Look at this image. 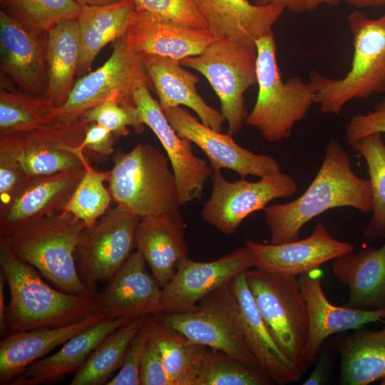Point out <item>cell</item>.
<instances>
[{
  "label": "cell",
  "mask_w": 385,
  "mask_h": 385,
  "mask_svg": "<svg viewBox=\"0 0 385 385\" xmlns=\"http://www.w3.org/2000/svg\"><path fill=\"white\" fill-rule=\"evenodd\" d=\"M342 207L371 212V185L369 180L354 172L348 153L332 139L327 144L321 167L307 190L291 202L270 205L265 209L271 243L298 240L306 223L329 210Z\"/></svg>",
  "instance_id": "6da1fadb"
},
{
  "label": "cell",
  "mask_w": 385,
  "mask_h": 385,
  "mask_svg": "<svg viewBox=\"0 0 385 385\" xmlns=\"http://www.w3.org/2000/svg\"><path fill=\"white\" fill-rule=\"evenodd\" d=\"M0 272L9 291L8 335L73 324L97 312L95 298L71 294L49 285L38 271L19 259L0 237Z\"/></svg>",
  "instance_id": "7a4b0ae2"
},
{
  "label": "cell",
  "mask_w": 385,
  "mask_h": 385,
  "mask_svg": "<svg viewBox=\"0 0 385 385\" xmlns=\"http://www.w3.org/2000/svg\"><path fill=\"white\" fill-rule=\"evenodd\" d=\"M354 53L349 71L334 79L309 72L314 103L324 114L339 115L351 101L385 92V13L378 19L356 10L347 16Z\"/></svg>",
  "instance_id": "3957f363"
},
{
  "label": "cell",
  "mask_w": 385,
  "mask_h": 385,
  "mask_svg": "<svg viewBox=\"0 0 385 385\" xmlns=\"http://www.w3.org/2000/svg\"><path fill=\"white\" fill-rule=\"evenodd\" d=\"M83 222L65 211L24 225L5 236L13 253L63 292L95 297L78 275L75 250Z\"/></svg>",
  "instance_id": "277c9868"
},
{
  "label": "cell",
  "mask_w": 385,
  "mask_h": 385,
  "mask_svg": "<svg viewBox=\"0 0 385 385\" xmlns=\"http://www.w3.org/2000/svg\"><path fill=\"white\" fill-rule=\"evenodd\" d=\"M113 158L107 182L117 205L140 219L179 210L168 156L148 143H138L128 152L118 149Z\"/></svg>",
  "instance_id": "5b68a950"
},
{
  "label": "cell",
  "mask_w": 385,
  "mask_h": 385,
  "mask_svg": "<svg viewBox=\"0 0 385 385\" xmlns=\"http://www.w3.org/2000/svg\"><path fill=\"white\" fill-rule=\"evenodd\" d=\"M256 48L258 93L246 123L276 143L289 138L294 125L306 118L314 103V91L299 76L282 80L273 34L257 40Z\"/></svg>",
  "instance_id": "8992f818"
},
{
  "label": "cell",
  "mask_w": 385,
  "mask_h": 385,
  "mask_svg": "<svg viewBox=\"0 0 385 385\" xmlns=\"http://www.w3.org/2000/svg\"><path fill=\"white\" fill-rule=\"evenodd\" d=\"M245 277L258 311L281 351L303 374L308 366V312L297 276L252 268Z\"/></svg>",
  "instance_id": "52a82bcc"
},
{
  "label": "cell",
  "mask_w": 385,
  "mask_h": 385,
  "mask_svg": "<svg viewBox=\"0 0 385 385\" xmlns=\"http://www.w3.org/2000/svg\"><path fill=\"white\" fill-rule=\"evenodd\" d=\"M88 125L82 115L0 133V148L11 152L30 177L63 172L89 163L78 150Z\"/></svg>",
  "instance_id": "ba28073f"
},
{
  "label": "cell",
  "mask_w": 385,
  "mask_h": 385,
  "mask_svg": "<svg viewBox=\"0 0 385 385\" xmlns=\"http://www.w3.org/2000/svg\"><path fill=\"white\" fill-rule=\"evenodd\" d=\"M228 284L186 310L158 316L193 343L220 351L261 370L244 336L237 302Z\"/></svg>",
  "instance_id": "9c48e42d"
},
{
  "label": "cell",
  "mask_w": 385,
  "mask_h": 385,
  "mask_svg": "<svg viewBox=\"0 0 385 385\" xmlns=\"http://www.w3.org/2000/svg\"><path fill=\"white\" fill-rule=\"evenodd\" d=\"M180 62L205 77L220 100L228 133H239L248 115L245 93L257 83V48L215 39L200 55Z\"/></svg>",
  "instance_id": "30bf717a"
},
{
  "label": "cell",
  "mask_w": 385,
  "mask_h": 385,
  "mask_svg": "<svg viewBox=\"0 0 385 385\" xmlns=\"http://www.w3.org/2000/svg\"><path fill=\"white\" fill-rule=\"evenodd\" d=\"M140 220L116 204L91 226L83 229L75 250L76 265L81 282L94 297L98 284L108 282L135 248Z\"/></svg>",
  "instance_id": "8fae6325"
},
{
  "label": "cell",
  "mask_w": 385,
  "mask_h": 385,
  "mask_svg": "<svg viewBox=\"0 0 385 385\" xmlns=\"http://www.w3.org/2000/svg\"><path fill=\"white\" fill-rule=\"evenodd\" d=\"M142 85L154 88L146 71L144 56L133 51L123 37L114 42L108 59L81 76L66 101L56 108V119L81 116L86 111L111 98L122 105L135 106L133 95Z\"/></svg>",
  "instance_id": "7c38bea8"
},
{
  "label": "cell",
  "mask_w": 385,
  "mask_h": 385,
  "mask_svg": "<svg viewBox=\"0 0 385 385\" xmlns=\"http://www.w3.org/2000/svg\"><path fill=\"white\" fill-rule=\"evenodd\" d=\"M210 178L211 196L203 205L200 215L225 235L234 234L248 215L265 210L272 200L288 197L297 191L296 181L282 172L260 178L257 182L245 178L230 182L220 170H213Z\"/></svg>",
  "instance_id": "4fadbf2b"
},
{
  "label": "cell",
  "mask_w": 385,
  "mask_h": 385,
  "mask_svg": "<svg viewBox=\"0 0 385 385\" xmlns=\"http://www.w3.org/2000/svg\"><path fill=\"white\" fill-rule=\"evenodd\" d=\"M135 104L144 124L161 143L172 167L180 207L202 195L205 183L212 174L206 161L195 155L192 143L180 137L166 118L159 101L142 85L134 93Z\"/></svg>",
  "instance_id": "5bb4252c"
},
{
  "label": "cell",
  "mask_w": 385,
  "mask_h": 385,
  "mask_svg": "<svg viewBox=\"0 0 385 385\" xmlns=\"http://www.w3.org/2000/svg\"><path fill=\"white\" fill-rule=\"evenodd\" d=\"M255 267L254 255L245 245L213 261L198 262L186 257L162 288V313L186 310Z\"/></svg>",
  "instance_id": "9a60e30c"
},
{
  "label": "cell",
  "mask_w": 385,
  "mask_h": 385,
  "mask_svg": "<svg viewBox=\"0 0 385 385\" xmlns=\"http://www.w3.org/2000/svg\"><path fill=\"white\" fill-rule=\"evenodd\" d=\"M162 110L177 133L205 153L212 170L227 168L235 171L241 178H263L280 172V165L274 158L255 153L239 145L232 135L223 134L204 125L184 108L178 106Z\"/></svg>",
  "instance_id": "2e32d148"
},
{
  "label": "cell",
  "mask_w": 385,
  "mask_h": 385,
  "mask_svg": "<svg viewBox=\"0 0 385 385\" xmlns=\"http://www.w3.org/2000/svg\"><path fill=\"white\" fill-rule=\"evenodd\" d=\"M91 164L63 172L30 177L0 206V237L27 224L65 210L78 183Z\"/></svg>",
  "instance_id": "e0dca14e"
},
{
  "label": "cell",
  "mask_w": 385,
  "mask_h": 385,
  "mask_svg": "<svg viewBox=\"0 0 385 385\" xmlns=\"http://www.w3.org/2000/svg\"><path fill=\"white\" fill-rule=\"evenodd\" d=\"M48 32L31 29L0 11V67L24 92L43 98Z\"/></svg>",
  "instance_id": "ac0fdd59"
},
{
  "label": "cell",
  "mask_w": 385,
  "mask_h": 385,
  "mask_svg": "<svg viewBox=\"0 0 385 385\" xmlns=\"http://www.w3.org/2000/svg\"><path fill=\"white\" fill-rule=\"evenodd\" d=\"M97 312L107 319H133L162 313V287L133 251L95 297Z\"/></svg>",
  "instance_id": "d6986e66"
},
{
  "label": "cell",
  "mask_w": 385,
  "mask_h": 385,
  "mask_svg": "<svg viewBox=\"0 0 385 385\" xmlns=\"http://www.w3.org/2000/svg\"><path fill=\"white\" fill-rule=\"evenodd\" d=\"M245 245L254 255L255 268L296 276L354 250L352 244L334 238L322 222L317 223L311 235L302 240L282 244L247 240Z\"/></svg>",
  "instance_id": "ffe728a7"
},
{
  "label": "cell",
  "mask_w": 385,
  "mask_h": 385,
  "mask_svg": "<svg viewBox=\"0 0 385 385\" xmlns=\"http://www.w3.org/2000/svg\"><path fill=\"white\" fill-rule=\"evenodd\" d=\"M322 272L318 269L299 275L302 296L308 312V334L306 360L308 366L317 361L321 347L332 335L348 330H356L364 325L383 321L385 310H361L332 304L327 298L321 283Z\"/></svg>",
  "instance_id": "44dd1931"
},
{
  "label": "cell",
  "mask_w": 385,
  "mask_h": 385,
  "mask_svg": "<svg viewBox=\"0 0 385 385\" xmlns=\"http://www.w3.org/2000/svg\"><path fill=\"white\" fill-rule=\"evenodd\" d=\"M207 30L215 39L256 47L261 38L273 34L284 6L280 4H252L247 0H197Z\"/></svg>",
  "instance_id": "7402d4cb"
},
{
  "label": "cell",
  "mask_w": 385,
  "mask_h": 385,
  "mask_svg": "<svg viewBox=\"0 0 385 385\" xmlns=\"http://www.w3.org/2000/svg\"><path fill=\"white\" fill-rule=\"evenodd\" d=\"M137 53L181 61L202 53L215 39L207 29L175 24L135 9L123 36Z\"/></svg>",
  "instance_id": "603a6c76"
},
{
  "label": "cell",
  "mask_w": 385,
  "mask_h": 385,
  "mask_svg": "<svg viewBox=\"0 0 385 385\" xmlns=\"http://www.w3.org/2000/svg\"><path fill=\"white\" fill-rule=\"evenodd\" d=\"M228 285L237 302L244 336L261 370L274 384L299 381L304 374L287 359L270 333L248 287L245 271L235 276Z\"/></svg>",
  "instance_id": "cb8c5ba5"
},
{
  "label": "cell",
  "mask_w": 385,
  "mask_h": 385,
  "mask_svg": "<svg viewBox=\"0 0 385 385\" xmlns=\"http://www.w3.org/2000/svg\"><path fill=\"white\" fill-rule=\"evenodd\" d=\"M185 224L179 210L140 219L135 234V248L163 288L188 257Z\"/></svg>",
  "instance_id": "d4e9b609"
},
{
  "label": "cell",
  "mask_w": 385,
  "mask_h": 385,
  "mask_svg": "<svg viewBox=\"0 0 385 385\" xmlns=\"http://www.w3.org/2000/svg\"><path fill=\"white\" fill-rule=\"evenodd\" d=\"M106 319L98 312L73 324L16 332L0 342V384L11 385L34 361L96 322Z\"/></svg>",
  "instance_id": "484cf974"
},
{
  "label": "cell",
  "mask_w": 385,
  "mask_h": 385,
  "mask_svg": "<svg viewBox=\"0 0 385 385\" xmlns=\"http://www.w3.org/2000/svg\"><path fill=\"white\" fill-rule=\"evenodd\" d=\"M129 321L106 318L96 322L66 342L56 353L30 364L11 385L52 384L63 381L80 369L109 334Z\"/></svg>",
  "instance_id": "4316f807"
},
{
  "label": "cell",
  "mask_w": 385,
  "mask_h": 385,
  "mask_svg": "<svg viewBox=\"0 0 385 385\" xmlns=\"http://www.w3.org/2000/svg\"><path fill=\"white\" fill-rule=\"evenodd\" d=\"M332 271L349 289L346 307L385 310V242L333 260Z\"/></svg>",
  "instance_id": "83f0119b"
},
{
  "label": "cell",
  "mask_w": 385,
  "mask_h": 385,
  "mask_svg": "<svg viewBox=\"0 0 385 385\" xmlns=\"http://www.w3.org/2000/svg\"><path fill=\"white\" fill-rule=\"evenodd\" d=\"M144 63L161 108L187 106L197 115L202 123L222 131L225 118L220 111L210 106L199 95L196 75L185 70L179 61L170 58L145 55Z\"/></svg>",
  "instance_id": "f1b7e54d"
},
{
  "label": "cell",
  "mask_w": 385,
  "mask_h": 385,
  "mask_svg": "<svg viewBox=\"0 0 385 385\" xmlns=\"http://www.w3.org/2000/svg\"><path fill=\"white\" fill-rule=\"evenodd\" d=\"M133 0L101 6H83L76 19L80 41L77 76L91 71L98 53L109 43L123 38L135 11Z\"/></svg>",
  "instance_id": "f546056e"
},
{
  "label": "cell",
  "mask_w": 385,
  "mask_h": 385,
  "mask_svg": "<svg viewBox=\"0 0 385 385\" xmlns=\"http://www.w3.org/2000/svg\"><path fill=\"white\" fill-rule=\"evenodd\" d=\"M341 358L340 384L367 385L385 379V327L337 335L332 342Z\"/></svg>",
  "instance_id": "4dcf8cb0"
},
{
  "label": "cell",
  "mask_w": 385,
  "mask_h": 385,
  "mask_svg": "<svg viewBox=\"0 0 385 385\" xmlns=\"http://www.w3.org/2000/svg\"><path fill=\"white\" fill-rule=\"evenodd\" d=\"M79 57L76 19L58 24L48 32L47 87L43 98L51 106L59 108L66 103L75 83Z\"/></svg>",
  "instance_id": "1f68e13d"
},
{
  "label": "cell",
  "mask_w": 385,
  "mask_h": 385,
  "mask_svg": "<svg viewBox=\"0 0 385 385\" xmlns=\"http://www.w3.org/2000/svg\"><path fill=\"white\" fill-rule=\"evenodd\" d=\"M149 338L157 346L171 385H192L207 347L193 343L157 315L148 320Z\"/></svg>",
  "instance_id": "d6a6232c"
},
{
  "label": "cell",
  "mask_w": 385,
  "mask_h": 385,
  "mask_svg": "<svg viewBox=\"0 0 385 385\" xmlns=\"http://www.w3.org/2000/svg\"><path fill=\"white\" fill-rule=\"evenodd\" d=\"M149 317L133 319L109 334L74 373L68 384H106L120 369L129 345Z\"/></svg>",
  "instance_id": "836d02e7"
},
{
  "label": "cell",
  "mask_w": 385,
  "mask_h": 385,
  "mask_svg": "<svg viewBox=\"0 0 385 385\" xmlns=\"http://www.w3.org/2000/svg\"><path fill=\"white\" fill-rule=\"evenodd\" d=\"M350 145L365 160L371 185L372 216L362 235L377 240L385 237V143L381 133H374Z\"/></svg>",
  "instance_id": "e575fe53"
},
{
  "label": "cell",
  "mask_w": 385,
  "mask_h": 385,
  "mask_svg": "<svg viewBox=\"0 0 385 385\" xmlns=\"http://www.w3.org/2000/svg\"><path fill=\"white\" fill-rule=\"evenodd\" d=\"M56 108L44 98L1 86L0 133L15 132L56 119Z\"/></svg>",
  "instance_id": "d590c367"
},
{
  "label": "cell",
  "mask_w": 385,
  "mask_h": 385,
  "mask_svg": "<svg viewBox=\"0 0 385 385\" xmlns=\"http://www.w3.org/2000/svg\"><path fill=\"white\" fill-rule=\"evenodd\" d=\"M262 370L218 350L207 348L192 385H272Z\"/></svg>",
  "instance_id": "8d00e7d4"
},
{
  "label": "cell",
  "mask_w": 385,
  "mask_h": 385,
  "mask_svg": "<svg viewBox=\"0 0 385 385\" xmlns=\"http://www.w3.org/2000/svg\"><path fill=\"white\" fill-rule=\"evenodd\" d=\"M2 9L26 26L48 32L62 22L76 19L83 6L76 0H0Z\"/></svg>",
  "instance_id": "74e56055"
},
{
  "label": "cell",
  "mask_w": 385,
  "mask_h": 385,
  "mask_svg": "<svg viewBox=\"0 0 385 385\" xmlns=\"http://www.w3.org/2000/svg\"><path fill=\"white\" fill-rule=\"evenodd\" d=\"M108 176L109 170L102 171L88 165L64 211L81 220L85 227L94 224L111 208L113 198L104 185Z\"/></svg>",
  "instance_id": "f35d334b"
},
{
  "label": "cell",
  "mask_w": 385,
  "mask_h": 385,
  "mask_svg": "<svg viewBox=\"0 0 385 385\" xmlns=\"http://www.w3.org/2000/svg\"><path fill=\"white\" fill-rule=\"evenodd\" d=\"M83 115L89 123H96L110 130L117 139L130 134L128 127L138 134L145 129L136 106L122 105L115 98L98 104Z\"/></svg>",
  "instance_id": "ab89813d"
},
{
  "label": "cell",
  "mask_w": 385,
  "mask_h": 385,
  "mask_svg": "<svg viewBox=\"0 0 385 385\" xmlns=\"http://www.w3.org/2000/svg\"><path fill=\"white\" fill-rule=\"evenodd\" d=\"M136 9L180 25L207 29L197 0H133Z\"/></svg>",
  "instance_id": "60d3db41"
},
{
  "label": "cell",
  "mask_w": 385,
  "mask_h": 385,
  "mask_svg": "<svg viewBox=\"0 0 385 385\" xmlns=\"http://www.w3.org/2000/svg\"><path fill=\"white\" fill-rule=\"evenodd\" d=\"M148 318L129 345L120 369L106 385H140V366L149 339Z\"/></svg>",
  "instance_id": "b9f144b4"
},
{
  "label": "cell",
  "mask_w": 385,
  "mask_h": 385,
  "mask_svg": "<svg viewBox=\"0 0 385 385\" xmlns=\"http://www.w3.org/2000/svg\"><path fill=\"white\" fill-rule=\"evenodd\" d=\"M374 133H385V98L372 110L354 115L345 128V138L349 145Z\"/></svg>",
  "instance_id": "7bdbcfd3"
},
{
  "label": "cell",
  "mask_w": 385,
  "mask_h": 385,
  "mask_svg": "<svg viewBox=\"0 0 385 385\" xmlns=\"http://www.w3.org/2000/svg\"><path fill=\"white\" fill-rule=\"evenodd\" d=\"M29 178L16 156L0 148V206L5 205Z\"/></svg>",
  "instance_id": "ee69618b"
},
{
  "label": "cell",
  "mask_w": 385,
  "mask_h": 385,
  "mask_svg": "<svg viewBox=\"0 0 385 385\" xmlns=\"http://www.w3.org/2000/svg\"><path fill=\"white\" fill-rule=\"evenodd\" d=\"M139 379L140 385H171L160 354L150 338L143 354Z\"/></svg>",
  "instance_id": "f6af8a7d"
},
{
  "label": "cell",
  "mask_w": 385,
  "mask_h": 385,
  "mask_svg": "<svg viewBox=\"0 0 385 385\" xmlns=\"http://www.w3.org/2000/svg\"><path fill=\"white\" fill-rule=\"evenodd\" d=\"M117 140L114 134L106 127L96 123H89L84 138L78 147L81 153L89 150L100 158H107L115 153L114 143Z\"/></svg>",
  "instance_id": "bcb514c9"
},
{
  "label": "cell",
  "mask_w": 385,
  "mask_h": 385,
  "mask_svg": "<svg viewBox=\"0 0 385 385\" xmlns=\"http://www.w3.org/2000/svg\"><path fill=\"white\" fill-rule=\"evenodd\" d=\"M335 350L332 343L322 345L316 361V366L309 377L302 383L303 385H322L329 382L334 366Z\"/></svg>",
  "instance_id": "7dc6e473"
},
{
  "label": "cell",
  "mask_w": 385,
  "mask_h": 385,
  "mask_svg": "<svg viewBox=\"0 0 385 385\" xmlns=\"http://www.w3.org/2000/svg\"><path fill=\"white\" fill-rule=\"evenodd\" d=\"M5 284L4 278L0 272V335L1 338L8 335L6 317L7 304H6L4 295Z\"/></svg>",
  "instance_id": "c3c4849f"
},
{
  "label": "cell",
  "mask_w": 385,
  "mask_h": 385,
  "mask_svg": "<svg viewBox=\"0 0 385 385\" xmlns=\"http://www.w3.org/2000/svg\"><path fill=\"white\" fill-rule=\"evenodd\" d=\"M271 3L282 4L285 9L293 13H304V9L302 0H257L258 4H267Z\"/></svg>",
  "instance_id": "681fc988"
},
{
  "label": "cell",
  "mask_w": 385,
  "mask_h": 385,
  "mask_svg": "<svg viewBox=\"0 0 385 385\" xmlns=\"http://www.w3.org/2000/svg\"><path fill=\"white\" fill-rule=\"evenodd\" d=\"M339 1L340 0H302L305 12L313 11L322 4L336 6Z\"/></svg>",
  "instance_id": "f907efd6"
},
{
  "label": "cell",
  "mask_w": 385,
  "mask_h": 385,
  "mask_svg": "<svg viewBox=\"0 0 385 385\" xmlns=\"http://www.w3.org/2000/svg\"><path fill=\"white\" fill-rule=\"evenodd\" d=\"M358 9L378 7L385 5V0H342Z\"/></svg>",
  "instance_id": "816d5d0a"
},
{
  "label": "cell",
  "mask_w": 385,
  "mask_h": 385,
  "mask_svg": "<svg viewBox=\"0 0 385 385\" xmlns=\"http://www.w3.org/2000/svg\"><path fill=\"white\" fill-rule=\"evenodd\" d=\"M82 6H101L115 3L120 0H76Z\"/></svg>",
  "instance_id": "f5cc1de1"
},
{
  "label": "cell",
  "mask_w": 385,
  "mask_h": 385,
  "mask_svg": "<svg viewBox=\"0 0 385 385\" xmlns=\"http://www.w3.org/2000/svg\"><path fill=\"white\" fill-rule=\"evenodd\" d=\"M381 384L385 385V379L381 380Z\"/></svg>",
  "instance_id": "db71d44e"
},
{
  "label": "cell",
  "mask_w": 385,
  "mask_h": 385,
  "mask_svg": "<svg viewBox=\"0 0 385 385\" xmlns=\"http://www.w3.org/2000/svg\"><path fill=\"white\" fill-rule=\"evenodd\" d=\"M383 321H384V322H385V318L384 319V320H383Z\"/></svg>",
  "instance_id": "11a10c76"
}]
</instances>
